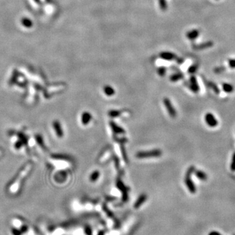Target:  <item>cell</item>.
<instances>
[{"instance_id":"obj_17","label":"cell","mask_w":235,"mask_h":235,"mask_svg":"<svg viewBox=\"0 0 235 235\" xmlns=\"http://www.w3.org/2000/svg\"><path fill=\"white\" fill-rule=\"evenodd\" d=\"M230 169L232 171H235V152L232 155V162L230 164Z\"/></svg>"},{"instance_id":"obj_8","label":"cell","mask_w":235,"mask_h":235,"mask_svg":"<svg viewBox=\"0 0 235 235\" xmlns=\"http://www.w3.org/2000/svg\"><path fill=\"white\" fill-rule=\"evenodd\" d=\"M214 45V43L212 41H207L205 42H202V43L199 44H195L193 46V48L195 50H203L206 49L208 48H210Z\"/></svg>"},{"instance_id":"obj_3","label":"cell","mask_w":235,"mask_h":235,"mask_svg":"<svg viewBox=\"0 0 235 235\" xmlns=\"http://www.w3.org/2000/svg\"><path fill=\"white\" fill-rule=\"evenodd\" d=\"M163 103L167 109V111L169 113V116L171 118H175L176 116V111L175 110V108L174 107L173 105L170 101V99L167 98H164Z\"/></svg>"},{"instance_id":"obj_19","label":"cell","mask_w":235,"mask_h":235,"mask_svg":"<svg viewBox=\"0 0 235 235\" xmlns=\"http://www.w3.org/2000/svg\"><path fill=\"white\" fill-rule=\"evenodd\" d=\"M228 64L230 67H231L232 69H235V59H230L228 62Z\"/></svg>"},{"instance_id":"obj_7","label":"cell","mask_w":235,"mask_h":235,"mask_svg":"<svg viewBox=\"0 0 235 235\" xmlns=\"http://www.w3.org/2000/svg\"><path fill=\"white\" fill-rule=\"evenodd\" d=\"M189 88L194 93H197L199 91V86L196 82L195 76H191L190 78V85L189 86Z\"/></svg>"},{"instance_id":"obj_13","label":"cell","mask_w":235,"mask_h":235,"mask_svg":"<svg viewBox=\"0 0 235 235\" xmlns=\"http://www.w3.org/2000/svg\"><path fill=\"white\" fill-rule=\"evenodd\" d=\"M199 31H198L197 29H194V30H192L191 31H189V33H187V37L189 39H195L196 38L198 37V36L199 35Z\"/></svg>"},{"instance_id":"obj_18","label":"cell","mask_w":235,"mask_h":235,"mask_svg":"<svg viewBox=\"0 0 235 235\" xmlns=\"http://www.w3.org/2000/svg\"><path fill=\"white\" fill-rule=\"evenodd\" d=\"M225 70V67H216V68L214 70V72H215L217 74H219V73H221L223 72Z\"/></svg>"},{"instance_id":"obj_14","label":"cell","mask_w":235,"mask_h":235,"mask_svg":"<svg viewBox=\"0 0 235 235\" xmlns=\"http://www.w3.org/2000/svg\"><path fill=\"white\" fill-rule=\"evenodd\" d=\"M103 92L104 94H105L106 96L108 97H111L112 96H114L115 94L114 90L111 86H107L105 88H103Z\"/></svg>"},{"instance_id":"obj_5","label":"cell","mask_w":235,"mask_h":235,"mask_svg":"<svg viewBox=\"0 0 235 235\" xmlns=\"http://www.w3.org/2000/svg\"><path fill=\"white\" fill-rule=\"evenodd\" d=\"M53 127L58 137L62 138L64 137V131L62 129V125H61L60 121H54L53 122Z\"/></svg>"},{"instance_id":"obj_20","label":"cell","mask_w":235,"mask_h":235,"mask_svg":"<svg viewBox=\"0 0 235 235\" xmlns=\"http://www.w3.org/2000/svg\"><path fill=\"white\" fill-rule=\"evenodd\" d=\"M197 68H198L197 65H192V66L189 69V73H194L196 71Z\"/></svg>"},{"instance_id":"obj_4","label":"cell","mask_w":235,"mask_h":235,"mask_svg":"<svg viewBox=\"0 0 235 235\" xmlns=\"http://www.w3.org/2000/svg\"><path fill=\"white\" fill-rule=\"evenodd\" d=\"M205 121L207 125L210 127H215L218 124V121L216 117L214 116L213 114L210 112L205 115Z\"/></svg>"},{"instance_id":"obj_9","label":"cell","mask_w":235,"mask_h":235,"mask_svg":"<svg viewBox=\"0 0 235 235\" xmlns=\"http://www.w3.org/2000/svg\"><path fill=\"white\" fill-rule=\"evenodd\" d=\"M28 227L27 225H23L20 229H16V228H12L11 232L13 235H22L28 231Z\"/></svg>"},{"instance_id":"obj_10","label":"cell","mask_w":235,"mask_h":235,"mask_svg":"<svg viewBox=\"0 0 235 235\" xmlns=\"http://www.w3.org/2000/svg\"><path fill=\"white\" fill-rule=\"evenodd\" d=\"M147 199V196L145 194H142V195H140L139 196V198H137V200L135 201V204H134V208H139V207H141V206L142 205V204L145 202Z\"/></svg>"},{"instance_id":"obj_6","label":"cell","mask_w":235,"mask_h":235,"mask_svg":"<svg viewBox=\"0 0 235 235\" xmlns=\"http://www.w3.org/2000/svg\"><path fill=\"white\" fill-rule=\"evenodd\" d=\"M92 116L91 114V113L88 112L87 111H85L82 112V115H81L80 119H81V123L83 125H87L88 123H90V121H92Z\"/></svg>"},{"instance_id":"obj_2","label":"cell","mask_w":235,"mask_h":235,"mask_svg":"<svg viewBox=\"0 0 235 235\" xmlns=\"http://www.w3.org/2000/svg\"><path fill=\"white\" fill-rule=\"evenodd\" d=\"M162 154L161 151L159 149H154V150L146 151V152H140L137 153L136 156L139 159H145V158L151 157H158L161 156Z\"/></svg>"},{"instance_id":"obj_12","label":"cell","mask_w":235,"mask_h":235,"mask_svg":"<svg viewBox=\"0 0 235 235\" xmlns=\"http://www.w3.org/2000/svg\"><path fill=\"white\" fill-rule=\"evenodd\" d=\"M99 177H100V172L98 170L94 171L92 172V174L90 176V182H96L97 180L99 179Z\"/></svg>"},{"instance_id":"obj_15","label":"cell","mask_w":235,"mask_h":235,"mask_svg":"<svg viewBox=\"0 0 235 235\" xmlns=\"http://www.w3.org/2000/svg\"><path fill=\"white\" fill-rule=\"evenodd\" d=\"M222 89L226 93H231L234 91L233 86L229 83H223L222 84Z\"/></svg>"},{"instance_id":"obj_1","label":"cell","mask_w":235,"mask_h":235,"mask_svg":"<svg viewBox=\"0 0 235 235\" xmlns=\"http://www.w3.org/2000/svg\"><path fill=\"white\" fill-rule=\"evenodd\" d=\"M195 167L193 166L190 167L188 170H187V173L186 175V177H185V184H186L187 189H189V191H190L191 193H195L196 191V187L191 178V174L193 173L194 172H195Z\"/></svg>"},{"instance_id":"obj_16","label":"cell","mask_w":235,"mask_h":235,"mask_svg":"<svg viewBox=\"0 0 235 235\" xmlns=\"http://www.w3.org/2000/svg\"><path fill=\"white\" fill-rule=\"evenodd\" d=\"M207 85H208V86L210 88H211V89L213 90L216 94H218L220 92V89H219V88L218 87V86H217L214 82H211V81H209V82H207Z\"/></svg>"},{"instance_id":"obj_11","label":"cell","mask_w":235,"mask_h":235,"mask_svg":"<svg viewBox=\"0 0 235 235\" xmlns=\"http://www.w3.org/2000/svg\"><path fill=\"white\" fill-rule=\"evenodd\" d=\"M195 175L198 179L202 180V181H205L207 180V175L202 171H195Z\"/></svg>"}]
</instances>
